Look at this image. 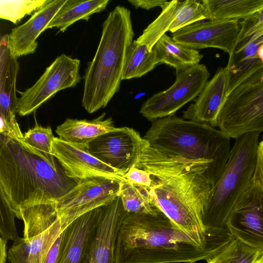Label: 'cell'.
Instances as JSON below:
<instances>
[{"instance_id":"obj_1","label":"cell","mask_w":263,"mask_h":263,"mask_svg":"<svg viewBox=\"0 0 263 263\" xmlns=\"http://www.w3.org/2000/svg\"><path fill=\"white\" fill-rule=\"evenodd\" d=\"M234 238L227 227L210 230L204 237L190 234L160 209L154 213L126 212L116 240L115 263L206 261Z\"/></svg>"},{"instance_id":"obj_2","label":"cell","mask_w":263,"mask_h":263,"mask_svg":"<svg viewBox=\"0 0 263 263\" xmlns=\"http://www.w3.org/2000/svg\"><path fill=\"white\" fill-rule=\"evenodd\" d=\"M135 167L150 174L149 192L175 224L192 234L204 237L209 233L202 222L212 188L207 179V161L162 153L146 141Z\"/></svg>"},{"instance_id":"obj_3","label":"cell","mask_w":263,"mask_h":263,"mask_svg":"<svg viewBox=\"0 0 263 263\" xmlns=\"http://www.w3.org/2000/svg\"><path fill=\"white\" fill-rule=\"evenodd\" d=\"M0 139L1 197L17 218L21 209L54 203L78 184L53 155L3 133Z\"/></svg>"},{"instance_id":"obj_4","label":"cell","mask_w":263,"mask_h":263,"mask_svg":"<svg viewBox=\"0 0 263 263\" xmlns=\"http://www.w3.org/2000/svg\"><path fill=\"white\" fill-rule=\"evenodd\" d=\"M130 11L116 6L103 24L100 41L85 70L82 106L92 114L108 104L119 91L134 31Z\"/></svg>"},{"instance_id":"obj_5","label":"cell","mask_w":263,"mask_h":263,"mask_svg":"<svg viewBox=\"0 0 263 263\" xmlns=\"http://www.w3.org/2000/svg\"><path fill=\"white\" fill-rule=\"evenodd\" d=\"M143 138L162 153L207 161L212 187L222 175L231 150V138L220 129L175 115L152 121Z\"/></svg>"},{"instance_id":"obj_6","label":"cell","mask_w":263,"mask_h":263,"mask_svg":"<svg viewBox=\"0 0 263 263\" xmlns=\"http://www.w3.org/2000/svg\"><path fill=\"white\" fill-rule=\"evenodd\" d=\"M260 133H247L235 139L223 172L212 188L202 217L206 230L226 227L233 209L252 183Z\"/></svg>"},{"instance_id":"obj_7","label":"cell","mask_w":263,"mask_h":263,"mask_svg":"<svg viewBox=\"0 0 263 263\" xmlns=\"http://www.w3.org/2000/svg\"><path fill=\"white\" fill-rule=\"evenodd\" d=\"M216 127L235 139L245 133L263 132V63L259 59L228 77Z\"/></svg>"},{"instance_id":"obj_8","label":"cell","mask_w":263,"mask_h":263,"mask_svg":"<svg viewBox=\"0 0 263 263\" xmlns=\"http://www.w3.org/2000/svg\"><path fill=\"white\" fill-rule=\"evenodd\" d=\"M24 222L23 237L9 249V263H45L58 236L65 228L53 203L34 205L20 211Z\"/></svg>"},{"instance_id":"obj_9","label":"cell","mask_w":263,"mask_h":263,"mask_svg":"<svg viewBox=\"0 0 263 263\" xmlns=\"http://www.w3.org/2000/svg\"><path fill=\"white\" fill-rule=\"evenodd\" d=\"M210 76L206 66L201 64L176 71L174 84L149 98L142 104L140 113L151 121L175 115L177 110L198 97Z\"/></svg>"},{"instance_id":"obj_10","label":"cell","mask_w":263,"mask_h":263,"mask_svg":"<svg viewBox=\"0 0 263 263\" xmlns=\"http://www.w3.org/2000/svg\"><path fill=\"white\" fill-rule=\"evenodd\" d=\"M80 61L65 54L58 57L30 88L18 92L17 113L24 116L31 114L58 92L75 87L81 79Z\"/></svg>"},{"instance_id":"obj_11","label":"cell","mask_w":263,"mask_h":263,"mask_svg":"<svg viewBox=\"0 0 263 263\" xmlns=\"http://www.w3.org/2000/svg\"><path fill=\"white\" fill-rule=\"evenodd\" d=\"M122 180L103 177L80 180L55 203L62 225L66 227L84 214L112 201L120 195Z\"/></svg>"},{"instance_id":"obj_12","label":"cell","mask_w":263,"mask_h":263,"mask_svg":"<svg viewBox=\"0 0 263 263\" xmlns=\"http://www.w3.org/2000/svg\"><path fill=\"white\" fill-rule=\"evenodd\" d=\"M146 140L133 128L116 127L88 142L95 157L125 175L136 165Z\"/></svg>"},{"instance_id":"obj_13","label":"cell","mask_w":263,"mask_h":263,"mask_svg":"<svg viewBox=\"0 0 263 263\" xmlns=\"http://www.w3.org/2000/svg\"><path fill=\"white\" fill-rule=\"evenodd\" d=\"M232 235L263 252V190L252 181L227 221Z\"/></svg>"},{"instance_id":"obj_14","label":"cell","mask_w":263,"mask_h":263,"mask_svg":"<svg viewBox=\"0 0 263 263\" xmlns=\"http://www.w3.org/2000/svg\"><path fill=\"white\" fill-rule=\"evenodd\" d=\"M120 196L101 206L98 220L91 232L81 263H115V242L125 215Z\"/></svg>"},{"instance_id":"obj_15","label":"cell","mask_w":263,"mask_h":263,"mask_svg":"<svg viewBox=\"0 0 263 263\" xmlns=\"http://www.w3.org/2000/svg\"><path fill=\"white\" fill-rule=\"evenodd\" d=\"M240 28L238 20H208L182 28L172 33V37L175 42L194 49L215 48L229 54Z\"/></svg>"},{"instance_id":"obj_16","label":"cell","mask_w":263,"mask_h":263,"mask_svg":"<svg viewBox=\"0 0 263 263\" xmlns=\"http://www.w3.org/2000/svg\"><path fill=\"white\" fill-rule=\"evenodd\" d=\"M52 154L70 178L81 180L103 177L126 179L125 175L93 156L86 145L68 143L55 137Z\"/></svg>"},{"instance_id":"obj_17","label":"cell","mask_w":263,"mask_h":263,"mask_svg":"<svg viewBox=\"0 0 263 263\" xmlns=\"http://www.w3.org/2000/svg\"><path fill=\"white\" fill-rule=\"evenodd\" d=\"M67 0H47L23 24L12 29L8 34V47L16 58L34 52L36 40Z\"/></svg>"},{"instance_id":"obj_18","label":"cell","mask_w":263,"mask_h":263,"mask_svg":"<svg viewBox=\"0 0 263 263\" xmlns=\"http://www.w3.org/2000/svg\"><path fill=\"white\" fill-rule=\"evenodd\" d=\"M228 84L226 67L219 68L183 113V119L216 127L217 119L226 98Z\"/></svg>"},{"instance_id":"obj_19","label":"cell","mask_w":263,"mask_h":263,"mask_svg":"<svg viewBox=\"0 0 263 263\" xmlns=\"http://www.w3.org/2000/svg\"><path fill=\"white\" fill-rule=\"evenodd\" d=\"M101 207L89 211L68 224L62 232L55 263H81L89 235L96 226Z\"/></svg>"},{"instance_id":"obj_20","label":"cell","mask_w":263,"mask_h":263,"mask_svg":"<svg viewBox=\"0 0 263 263\" xmlns=\"http://www.w3.org/2000/svg\"><path fill=\"white\" fill-rule=\"evenodd\" d=\"M18 69L17 58L11 54L8 47V34L3 35L0 41V115L7 120L15 118L17 113Z\"/></svg>"},{"instance_id":"obj_21","label":"cell","mask_w":263,"mask_h":263,"mask_svg":"<svg viewBox=\"0 0 263 263\" xmlns=\"http://www.w3.org/2000/svg\"><path fill=\"white\" fill-rule=\"evenodd\" d=\"M103 112L92 120L67 118L55 129L59 138L65 142L79 145H86L90 141L104 133L115 130L111 118L104 119Z\"/></svg>"},{"instance_id":"obj_22","label":"cell","mask_w":263,"mask_h":263,"mask_svg":"<svg viewBox=\"0 0 263 263\" xmlns=\"http://www.w3.org/2000/svg\"><path fill=\"white\" fill-rule=\"evenodd\" d=\"M153 50L158 64H166L176 71L185 70L199 64L203 57L199 50L175 42L166 33L156 43Z\"/></svg>"},{"instance_id":"obj_23","label":"cell","mask_w":263,"mask_h":263,"mask_svg":"<svg viewBox=\"0 0 263 263\" xmlns=\"http://www.w3.org/2000/svg\"><path fill=\"white\" fill-rule=\"evenodd\" d=\"M109 0H67L59 10L46 28L57 27L64 32L80 20L88 21L90 16L105 9Z\"/></svg>"},{"instance_id":"obj_24","label":"cell","mask_w":263,"mask_h":263,"mask_svg":"<svg viewBox=\"0 0 263 263\" xmlns=\"http://www.w3.org/2000/svg\"><path fill=\"white\" fill-rule=\"evenodd\" d=\"M208 20H245L263 9V0H202Z\"/></svg>"},{"instance_id":"obj_25","label":"cell","mask_w":263,"mask_h":263,"mask_svg":"<svg viewBox=\"0 0 263 263\" xmlns=\"http://www.w3.org/2000/svg\"><path fill=\"white\" fill-rule=\"evenodd\" d=\"M262 44L263 35L255 34L241 36L238 34L232 50L229 54L226 66L228 77L239 73L259 60L257 51Z\"/></svg>"},{"instance_id":"obj_26","label":"cell","mask_w":263,"mask_h":263,"mask_svg":"<svg viewBox=\"0 0 263 263\" xmlns=\"http://www.w3.org/2000/svg\"><path fill=\"white\" fill-rule=\"evenodd\" d=\"M119 196L127 213H154L160 209L148 187L133 184L126 179L121 182Z\"/></svg>"},{"instance_id":"obj_27","label":"cell","mask_w":263,"mask_h":263,"mask_svg":"<svg viewBox=\"0 0 263 263\" xmlns=\"http://www.w3.org/2000/svg\"><path fill=\"white\" fill-rule=\"evenodd\" d=\"M158 64L155 53L143 44L134 40L127 54L122 80L140 78Z\"/></svg>"},{"instance_id":"obj_28","label":"cell","mask_w":263,"mask_h":263,"mask_svg":"<svg viewBox=\"0 0 263 263\" xmlns=\"http://www.w3.org/2000/svg\"><path fill=\"white\" fill-rule=\"evenodd\" d=\"M261 252L259 249L234 237L206 261L207 263H254Z\"/></svg>"},{"instance_id":"obj_29","label":"cell","mask_w":263,"mask_h":263,"mask_svg":"<svg viewBox=\"0 0 263 263\" xmlns=\"http://www.w3.org/2000/svg\"><path fill=\"white\" fill-rule=\"evenodd\" d=\"M47 0H1L0 17L17 24L23 18L34 13Z\"/></svg>"},{"instance_id":"obj_30","label":"cell","mask_w":263,"mask_h":263,"mask_svg":"<svg viewBox=\"0 0 263 263\" xmlns=\"http://www.w3.org/2000/svg\"><path fill=\"white\" fill-rule=\"evenodd\" d=\"M54 138L50 126L42 127L36 121L34 126L24 133L23 141L43 153L53 155L52 144Z\"/></svg>"},{"instance_id":"obj_31","label":"cell","mask_w":263,"mask_h":263,"mask_svg":"<svg viewBox=\"0 0 263 263\" xmlns=\"http://www.w3.org/2000/svg\"><path fill=\"white\" fill-rule=\"evenodd\" d=\"M0 213L1 237L15 241L19 237L14 222V218L16 216L14 212L1 197Z\"/></svg>"},{"instance_id":"obj_32","label":"cell","mask_w":263,"mask_h":263,"mask_svg":"<svg viewBox=\"0 0 263 263\" xmlns=\"http://www.w3.org/2000/svg\"><path fill=\"white\" fill-rule=\"evenodd\" d=\"M239 34L249 36L255 34L263 35V9L253 16L240 21Z\"/></svg>"},{"instance_id":"obj_33","label":"cell","mask_w":263,"mask_h":263,"mask_svg":"<svg viewBox=\"0 0 263 263\" xmlns=\"http://www.w3.org/2000/svg\"><path fill=\"white\" fill-rule=\"evenodd\" d=\"M125 178L133 184L146 187H149L152 183L150 174L137 167L130 168L125 175Z\"/></svg>"},{"instance_id":"obj_34","label":"cell","mask_w":263,"mask_h":263,"mask_svg":"<svg viewBox=\"0 0 263 263\" xmlns=\"http://www.w3.org/2000/svg\"><path fill=\"white\" fill-rule=\"evenodd\" d=\"M0 133L6 134L14 139L23 141L24 135L22 134L15 118L7 120L0 115Z\"/></svg>"},{"instance_id":"obj_35","label":"cell","mask_w":263,"mask_h":263,"mask_svg":"<svg viewBox=\"0 0 263 263\" xmlns=\"http://www.w3.org/2000/svg\"><path fill=\"white\" fill-rule=\"evenodd\" d=\"M252 180L263 190V137L257 149L256 167Z\"/></svg>"},{"instance_id":"obj_36","label":"cell","mask_w":263,"mask_h":263,"mask_svg":"<svg viewBox=\"0 0 263 263\" xmlns=\"http://www.w3.org/2000/svg\"><path fill=\"white\" fill-rule=\"evenodd\" d=\"M128 2L136 9L141 8L145 10H150L156 7L161 8L167 2L165 0H128Z\"/></svg>"},{"instance_id":"obj_37","label":"cell","mask_w":263,"mask_h":263,"mask_svg":"<svg viewBox=\"0 0 263 263\" xmlns=\"http://www.w3.org/2000/svg\"><path fill=\"white\" fill-rule=\"evenodd\" d=\"M57 238L54 242L52 245L46 256L45 263H55L59 253L61 240L62 238V232Z\"/></svg>"},{"instance_id":"obj_38","label":"cell","mask_w":263,"mask_h":263,"mask_svg":"<svg viewBox=\"0 0 263 263\" xmlns=\"http://www.w3.org/2000/svg\"><path fill=\"white\" fill-rule=\"evenodd\" d=\"M7 239L0 237V263H6L8 257L7 252Z\"/></svg>"},{"instance_id":"obj_39","label":"cell","mask_w":263,"mask_h":263,"mask_svg":"<svg viewBox=\"0 0 263 263\" xmlns=\"http://www.w3.org/2000/svg\"><path fill=\"white\" fill-rule=\"evenodd\" d=\"M257 55L259 60L263 63V44L261 45L258 48L257 51Z\"/></svg>"},{"instance_id":"obj_40","label":"cell","mask_w":263,"mask_h":263,"mask_svg":"<svg viewBox=\"0 0 263 263\" xmlns=\"http://www.w3.org/2000/svg\"><path fill=\"white\" fill-rule=\"evenodd\" d=\"M254 263H263V252L260 253Z\"/></svg>"},{"instance_id":"obj_41","label":"cell","mask_w":263,"mask_h":263,"mask_svg":"<svg viewBox=\"0 0 263 263\" xmlns=\"http://www.w3.org/2000/svg\"><path fill=\"white\" fill-rule=\"evenodd\" d=\"M190 263H194V262H190ZM207 263V262H206Z\"/></svg>"}]
</instances>
